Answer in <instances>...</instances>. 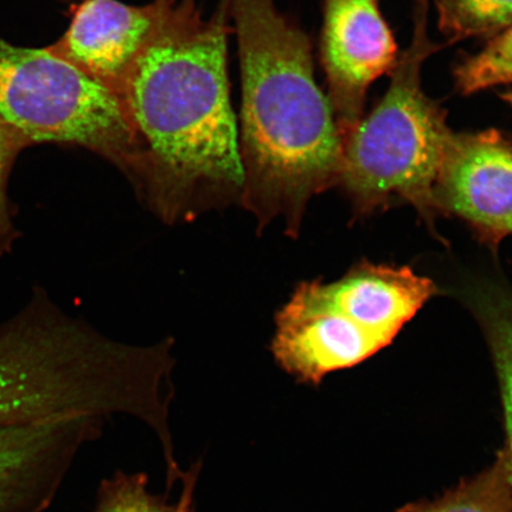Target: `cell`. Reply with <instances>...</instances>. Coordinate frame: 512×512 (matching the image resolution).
I'll list each match as a JSON object with an SVG mask.
<instances>
[{"label":"cell","instance_id":"9","mask_svg":"<svg viewBox=\"0 0 512 512\" xmlns=\"http://www.w3.org/2000/svg\"><path fill=\"white\" fill-rule=\"evenodd\" d=\"M171 2L132 6L119 0H81L66 32L47 48L118 95Z\"/></svg>","mask_w":512,"mask_h":512},{"label":"cell","instance_id":"5","mask_svg":"<svg viewBox=\"0 0 512 512\" xmlns=\"http://www.w3.org/2000/svg\"><path fill=\"white\" fill-rule=\"evenodd\" d=\"M435 293L411 267L366 261L330 283L302 281L275 312L273 360L294 380L318 386L388 347Z\"/></svg>","mask_w":512,"mask_h":512},{"label":"cell","instance_id":"4","mask_svg":"<svg viewBox=\"0 0 512 512\" xmlns=\"http://www.w3.org/2000/svg\"><path fill=\"white\" fill-rule=\"evenodd\" d=\"M439 49L428 31L427 0H413L412 41L390 70L386 93L343 137L337 187L357 216L411 204L434 228L433 190L453 131L422 88L421 72Z\"/></svg>","mask_w":512,"mask_h":512},{"label":"cell","instance_id":"7","mask_svg":"<svg viewBox=\"0 0 512 512\" xmlns=\"http://www.w3.org/2000/svg\"><path fill=\"white\" fill-rule=\"evenodd\" d=\"M438 215L457 217L495 251L512 235V138L504 132H452L435 181Z\"/></svg>","mask_w":512,"mask_h":512},{"label":"cell","instance_id":"11","mask_svg":"<svg viewBox=\"0 0 512 512\" xmlns=\"http://www.w3.org/2000/svg\"><path fill=\"white\" fill-rule=\"evenodd\" d=\"M469 300L494 361L507 434L503 452L512 475V292L502 285L483 283L472 288Z\"/></svg>","mask_w":512,"mask_h":512},{"label":"cell","instance_id":"14","mask_svg":"<svg viewBox=\"0 0 512 512\" xmlns=\"http://www.w3.org/2000/svg\"><path fill=\"white\" fill-rule=\"evenodd\" d=\"M182 496L176 505H169L147 490L144 475H117L102 485L96 512H194L192 496L197 479L196 469L182 476Z\"/></svg>","mask_w":512,"mask_h":512},{"label":"cell","instance_id":"16","mask_svg":"<svg viewBox=\"0 0 512 512\" xmlns=\"http://www.w3.org/2000/svg\"><path fill=\"white\" fill-rule=\"evenodd\" d=\"M502 95V99L507 102V104H509L511 107H512V91L510 92H505Z\"/></svg>","mask_w":512,"mask_h":512},{"label":"cell","instance_id":"10","mask_svg":"<svg viewBox=\"0 0 512 512\" xmlns=\"http://www.w3.org/2000/svg\"><path fill=\"white\" fill-rule=\"evenodd\" d=\"M102 422L64 419L0 427V512H41Z\"/></svg>","mask_w":512,"mask_h":512},{"label":"cell","instance_id":"13","mask_svg":"<svg viewBox=\"0 0 512 512\" xmlns=\"http://www.w3.org/2000/svg\"><path fill=\"white\" fill-rule=\"evenodd\" d=\"M439 29L450 43L492 38L512 25V0H435Z\"/></svg>","mask_w":512,"mask_h":512},{"label":"cell","instance_id":"3","mask_svg":"<svg viewBox=\"0 0 512 512\" xmlns=\"http://www.w3.org/2000/svg\"><path fill=\"white\" fill-rule=\"evenodd\" d=\"M175 342L114 341L70 315L42 288L0 323V427L133 416L156 433L177 471L169 412Z\"/></svg>","mask_w":512,"mask_h":512},{"label":"cell","instance_id":"1","mask_svg":"<svg viewBox=\"0 0 512 512\" xmlns=\"http://www.w3.org/2000/svg\"><path fill=\"white\" fill-rule=\"evenodd\" d=\"M230 19L228 0L210 18L198 0H172L117 95L139 153L132 187L168 226L241 204Z\"/></svg>","mask_w":512,"mask_h":512},{"label":"cell","instance_id":"15","mask_svg":"<svg viewBox=\"0 0 512 512\" xmlns=\"http://www.w3.org/2000/svg\"><path fill=\"white\" fill-rule=\"evenodd\" d=\"M31 145L22 132L0 118V259L9 255L19 240L8 185L12 166L19 153Z\"/></svg>","mask_w":512,"mask_h":512},{"label":"cell","instance_id":"12","mask_svg":"<svg viewBox=\"0 0 512 512\" xmlns=\"http://www.w3.org/2000/svg\"><path fill=\"white\" fill-rule=\"evenodd\" d=\"M399 512H512V475L507 456L499 452L494 465L466 479L433 502L406 505Z\"/></svg>","mask_w":512,"mask_h":512},{"label":"cell","instance_id":"8","mask_svg":"<svg viewBox=\"0 0 512 512\" xmlns=\"http://www.w3.org/2000/svg\"><path fill=\"white\" fill-rule=\"evenodd\" d=\"M381 0H324L322 63L342 138L361 120L368 89L396 60Z\"/></svg>","mask_w":512,"mask_h":512},{"label":"cell","instance_id":"2","mask_svg":"<svg viewBox=\"0 0 512 512\" xmlns=\"http://www.w3.org/2000/svg\"><path fill=\"white\" fill-rule=\"evenodd\" d=\"M242 80L240 206L296 239L313 197L335 188L343 138L318 86L309 37L274 0H228Z\"/></svg>","mask_w":512,"mask_h":512},{"label":"cell","instance_id":"6","mask_svg":"<svg viewBox=\"0 0 512 512\" xmlns=\"http://www.w3.org/2000/svg\"><path fill=\"white\" fill-rule=\"evenodd\" d=\"M0 118L31 144L80 146L136 178L139 153L117 95L48 48L0 41Z\"/></svg>","mask_w":512,"mask_h":512}]
</instances>
